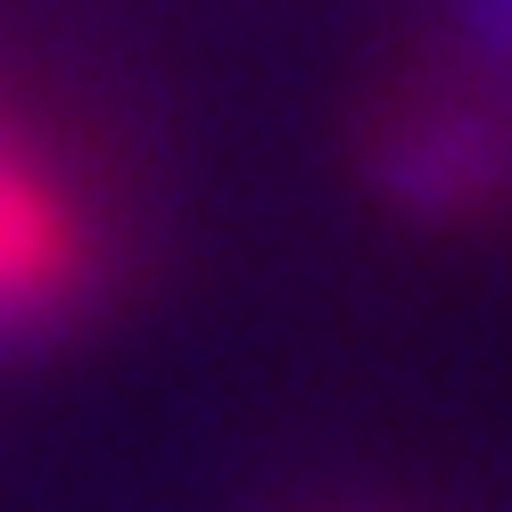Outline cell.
Listing matches in <instances>:
<instances>
[{
	"instance_id": "6da1fadb",
	"label": "cell",
	"mask_w": 512,
	"mask_h": 512,
	"mask_svg": "<svg viewBox=\"0 0 512 512\" xmlns=\"http://www.w3.org/2000/svg\"><path fill=\"white\" fill-rule=\"evenodd\" d=\"M100 265L91 199L34 124L0 108V339L67 314Z\"/></svg>"
}]
</instances>
